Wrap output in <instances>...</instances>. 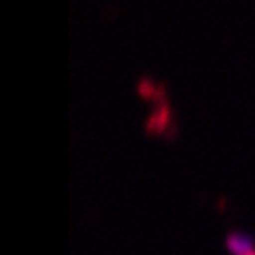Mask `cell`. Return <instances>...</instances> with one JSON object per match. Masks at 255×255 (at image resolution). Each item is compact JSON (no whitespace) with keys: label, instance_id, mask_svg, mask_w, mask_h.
Here are the masks:
<instances>
[{"label":"cell","instance_id":"1","mask_svg":"<svg viewBox=\"0 0 255 255\" xmlns=\"http://www.w3.org/2000/svg\"><path fill=\"white\" fill-rule=\"evenodd\" d=\"M153 104L155 108L144 124L146 133L152 137H165V139L176 137V117H174L172 106L168 102V96H161L157 100H153Z\"/></svg>","mask_w":255,"mask_h":255},{"label":"cell","instance_id":"3","mask_svg":"<svg viewBox=\"0 0 255 255\" xmlns=\"http://www.w3.org/2000/svg\"><path fill=\"white\" fill-rule=\"evenodd\" d=\"M137 93H139L140 98H144L148 102H153L161 96H166V87L163 83L155 82L152 78H140L139 83H137Z\"/></svg>","mask_w":255,"mask_h":255},{"label":"cell","instance_id":"2","mask_svg":"<svg viewBox=\"0 0 255 255\" xmlns=\"http://www.w3.org/2000/svg\"><path fill=\"white\" fill-rule=\"evenodd\" d=\"M224 246L228 254L233 255H255V241L254 237L241 230H230L224 239Z\"/></svg>","mask_w":255,"mask_h":255}]
</instances>
